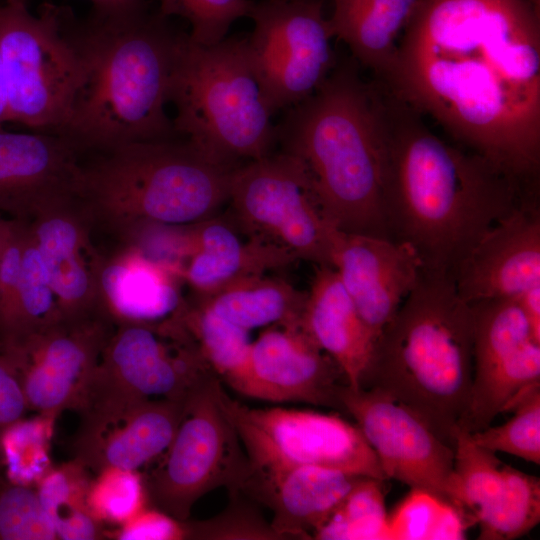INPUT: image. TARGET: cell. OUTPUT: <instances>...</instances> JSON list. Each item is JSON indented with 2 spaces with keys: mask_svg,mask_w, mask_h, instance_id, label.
<instances>
[{
  "mask_svg": "<svg viewBox=\"0 0 540 540\" xmlns=\"http://www.w3.org/2000/svg\"><path fill=\"white\" fill-rule=\"evenodd\" d=\"M379 81L457 145L539 186L540 12L528 0H417Z\"/></svg>",
  "mask_w": 540,
  "mask_h": 540,
  "instance_id": "1",
  "label": "cell"
},
{
  "mask_svg": "<svg viewBox=\"0 0 540 540\" xmlns=\"http://www.w3.org/2000/svg\"><path fill=\"white\" fill-rule=\"evenodd\" d=\"M388 139L384 207L390 238L409 244L423 268L453 272L478 240L539 191L484 157L444 141L383 85Z\"/></svg>",
  "mask_w": 540,
  "mask_h": 540,
  "instance_id": "2",
  "label": "cell"
},
{
  "mask_svg": "<svg viewBox=\"0 0 540 540\" xmlns=\"http://www.w3.org/2000/svg\"><path fill=\"white\" fill-rule=\"evenodd\" d=\"M281 151L298 159L328 221L339 231L390 238L384 207L388 139L383 86L365 81L352 57L286 109Z\"/></svg>",
  "mask_w": 540,
  "mask_h": 540,
  "instance_id": "3",
  "label": "cell"
},
{
  "mask_svg": "<svg viewBox=\"0 0 540 540\" xmlns=\"http://www.w3.org/2000/svg\"><path fill=\"white\" fill-rule=\"evenodd\" d=\"M158 11L90 12L78 20L85 72L68 122L58 135L81 152L172 139L166 113L187 35Z\"/></svg>",
  "mask_w": 540,
  "mask_h": 540,
  "instance_id": "4",
  "label": "cell"
},
{
  "mask_svg": "<svg viewBox=\"0 0 540 540\" xmlns=\"http://www.w3.org/2000/svg\"><path fill=\"white\" fill-rule=\"evenodd\" d=\"M473 377V320L453 275L423 268L379 335L359 388L395 398L452 448Z\"/></svg>",
  "mask_w": 540,
  "mask_h": 540,
  "instance_id": "5",
  "label": "cell"
},
{
  "mask_svg": "<svg viewBox=\"0 0 540 540\" xmlns=\"http://www.w3.org/2000/svg\"><path fill=\"white\" fill-rule=\"evenodd\" d=\"M231 168L188 141H139L99 152L78 174L75 199L92 226L133 239L151 226L182 227L228 201Z\"/></svg>",
  "mask_w": 540,
  "mask_h": 540,
  "instance_id": "6",
  "label": "cell"
},
{
  "mask_svg": "<svg viewBox=\"0 0 540 540\" xmlns=\"http://www.w3.org/2000/svg\"><path fill=\"white\" fill-rule=\"evenodd\" d=\"M175 133L202 153L236 168L271 153L276 143L269 103L250 61L245 37L211 46H182L170 99Z\"/></svg>",
  "mask_w": 540,
  "mask_h": 540,
  "instance_id": "7",
  "label": "cell"
},
{
  "mask_svg": "<svg viewBox=\"0 0 540 540\" xmlns=\"http://www.w3.org/2000/svg\"><path fill=\"white\" fill-rule=\"evenodd\" d=\"M0 59L6 122L60 134L84 79L78 19L71 8L45 1L37 15L28 3L0 6Z\"/></svg>",
  "mask_w": 540,
  "mask_h": 540,
  "instance_id": "8",
  "label": "cell"
},
{
  "mask_svg": "<svg viewBox=\"0 0 540 540\" xmlns=\"http://www.w3.org/2000/svg\"><path fill=\"white\" fill-rule=\"evenodd\" d=\"M212 376L184 402L176 433L158 464L143 473L149 505L186 521L195 503L219 487L238 491L250 464Z\"/></svg>",
  "mask_w": 540,
  "mask_h": 540,
  "instance_id": "9",
  "label": "cell"
},
{
  "mask_svg": "<svg viewBox=\"0 0 540 540\" xmlns=\"http://www.w3.org/2000/svg\"><path fill=\"white\" fill-rule=\"evenodd\" d=\"M214 375L179 317L119 323L102 350L78 413L156 399L183 402Z\"/></svg>",
  "mask_w": 540,
  "mask_h": 540,
  "instance_id": "10",
  "label": "cell"
},
{
  "mask_svg": "<svg viewBox=\"0 0 540 540\" xmlns=\"http://www.w3.org/2000/svg\"><path fill=\"white\" fill-rule=\"evenodd\" d=\"M228 202L247 235L280 247L297 260L332 267L338 231L325 217L302 164L279 151L236 167Z\"/></svg>",
  "mask_w": 540,
  "mask_h": 540,
  "instance_id": "11",
  "label": "cell"
},
{
  "mask_svg": "<svg viewBox=\"0 0 540 540\" xmlns=\"http://www.w3.org/2000/svg\"><path fill=\"white\" fill-rule=\"evenodd\" d=\"M221 401L253 470L312 466L387 480L358 426L336 414L252 408L231 399L224 389Z\"/></svg>",
  "mask_w": 540,
  "mask_h": 540,
  "instance_id": "12",
  "label": "cell"
},
{
  "mask_svg": "<svg viewBox=\"0 0 540 540\" xmlns=\"http://www.w3.org/2000/svg\"><path fill=\"white\" fill-rule=\"evenodd\" d=\"M323 7L297 0L255 1L247 50L274 113L311 96L338 61Z\"/></svg>",
  "mask_w": 540,
  "mask_h": 540,
  "instance_id": "13",
  "label": "cell"
},
{
  "mask_svg": "<svg viewBox=\"0 0 540 540\" xmlns=\"http://www.w3.org/2000/svg\"><path fill=\"white\" fill-rule=\"evenodd\" d=\"M340 401L375 452L386 479L429 492L459 511L453 488L454 449L420 416L376 389L346 385Z\"/></svg>",
  "mask_w": 540,
  "mask_h": 540,
  "instance_id": "14",
  "label": "cell"
},
{
  "mask_svg": "<svg viewBox=\"0 0 540 540\" xmlns=\"http://www.w3.org/2000/svg\"><path fill=\"white\" fill-rule=\"evenodd\" d=\"M115 326L104 311L61 317L3 352L19 375L29 410L55 418L65 410L78 412Z\"/></svg>",
  "mask_w": 540,
  "mask_h": 540,
  "instance_id": "15",
  "label": "cell"
},
{
  "mask_svg": "<svg viewBox=\"0 0 540 540\" xmlns=\"http://www.w3.org/2000/svg\"><path fill=\"white\" fill-rule=\"evenodd\" d=\"M346 385L336 362L299 325H273L251 344L241 395L342 410L340 394Z\"/></svg>",
  "mask_w": 540,
  "mask_h": 540,
  "instance_id": "16",
  "label": "cell"
},
{
  "mask_svg": "<svg viewBox=\"0 0 540 540\" xmlns=\"http://www.w3.org/2000/svg\"><path fill=\"white\" fill-rule=\"evenodd\" d=\"M332 267L375 343L423 270L418 254L405 242L339 230Z\"/></svg>",
  "mask_w": 540,
  "mask_h": 540,
  "instance_id": "17",
  "label": "cell"
},
{
  "mask_svg": "<svg viewBox=\"0 0 540 540\" xmlns=\"http://www.w3.org/2000/svg\"><path fill=\"white\" fill-rule=\"evenodd\" d=\"M28 228L61 317L77 319L104 311L101 293L104 259L92 243V223L76 199L41 211L28 221Z\"/></svg>",
  "mask_w": 540,
  "mask_h": 540,
  "instance_id": "18",
  "label": "cell"
},
{
  "mask_svg": "<svg viewBox=\"0 0 540 540\" xmlns=\"http://www.w3.org/2000/svg\"><path fill=\"white\" fill-rule=\"evenodd\" d=\"M468 304L515 298L540 284V209L527 202L494 224L453 272Z\"/></svg>",
  "mask_w": 540,
  "mask_h": 540,
  "instance_id": "19",
  "label": "cell"
},
{
  "mask_svg": "<svg viewBox=\"0 0 540 540\" xmlns=\"http://www.w3.org/2000/svg\"><path fill=\"white\" fill-rule=\"evenodd\" d=\"M79 154L62 135L0 127V211L30 221L48 207L75 198Z\"/></svg>",
  "mask_w": 540,
  "mask_h": 540,
  "instance_id": "20",
  "label": "cell"
},
{
  "mask_svg": "<svg viewBox=\"0 0 540 540\" xmlns=\"http://www.w3.org/2000/svg\"><path fill=\"white\" fill-rule=\"evenodd\" d=\"M184 402L156 399L81 414L74 458L91 472L106 467L139 470L169 447Z\"/></svg>",
  "mask_w": 540,
  "mask_h": 540,
  "instance_id": "21",
  "label": "cell"
},
{
  "mask_svg": "<svg viewBox=\"0 0 540 540\" xmlns=\"http://www.w3.org/2000/svg\"><path fill=\"white\" fill-rule=\"evenodd\" d=\"M186 229L177 238L174 267L195 296L298 261L286 250L247 235L234 221L213 216Z\"/></svg>",
  "mask_w": 540,
  "mask_h": 540,
  "instance_id": "22",
  "label": "cell"
},
{
  "mask_svg": "<svg viewBox=\"0 0 540 540\" xmlns=\"http://www.w3.org/2000/svg\"><path fill=\"white\" fill-rule=\"evenodd\" d=\"M362 477L312 466L275 472L250 468L238 491L271 510L270 524L280 539H312Z\"/></svg>",
  "mask_w": 540,
  "mask_h": 540,
  "instance_id": "23",
  "label": "cell"
},
{
  "mask_svg": "<svg viewBox=\"0 0 540 540\" xmlns=\"http://www.w3.org/2000/svg\"><path fill=\"white\" fill-rule=\"evenodd\" d=\"M299 326L336 362L348 386L358 389L375 340L333 267L316 266Z\"/></svg>",
  "mask_w": 540,
  "mask_h": 540,
  "instance_id": "24",
  "label": "cell"
},
{
  "mask_svg": "<svg viewBox=\"0 0 540 540\" xmlns=\"http://www.w3.org/2000/svg\"><path fill=\"white\" fill-rule=\"evenodd\" d=\"M177 273L140 249L105 261L101 276L102 307L114 324L160 323L173 317L183 300Z\"/></svg>",
  "mask_w": 540,
  "mask_h": 540,
  "instance_id": "25",
  "label": "cell"
},
{
  "mask_svg": "<svg viewBox=\"0 0 540 540\" xmlns=\"http://www.w3.org/2000/svg\"><path fill=\"white\" fill-rule=\"evenodd\" d=\"M327 18L333 37L343 41L357 63L383 79L417 0H330Z\"/></svg>",
  "mask_w": 540,
  "mask_h": 540,
  "instance_id": "26",
  "label": "cell"
},
{
  "mask_svg": "<svg viewBox=\"0 0 540 540\" xmlns=\"http://www.w3.org/2000/svg\"><path fill=\"white\" fill-rule=\"evenodd\" d=\"M307 297L290 283L264 275L246 277L194 300L219 317L250 331L299 325Z\"/></svg>",
  "mask_w": 540,
  "mask_h": 540,
  "instance_id": "27",
  "label": "cell"
},
{
  "mask_svg": "<svg viewBox=\"0 0 540 540\" xmlns=\"http://www.w3.org/2000/svg\"><path fill=\"white\" fill-rule=\"evenodd\" d=\"M178 315L216 376L241 394L249 368L252 344L249 331L224 320L195 300L184 301Z\"/></svg>",
  "mask_w": 540,
  "mask_h": 540,
  "instance_id": "28",
  "label": "cell"
},
{
  "mask_svg": "<svg viewBox=\"0 0 540 540\" xmlns=\"http://www.w3.org/2000/svg\"><path fill=\"white\" fill-rule=\"evenodd\" d=\"M91 472L80 461L53 466L35 486L58 539L105 538V529L91 514L87 495Z\"/></svg>",
  "mask_w": 540,
  "mask_h": 540,
  "instance_id": "29",
  "label": "cell"
},
{
  "mask_svg": "<svg viewBox=\"0 0 540 540\" xmlns=\"http://www.w3.org/2000/svg\"><path fill=\"white\" fill-rule=\"evenodd\" d=\"M59 318L52 285L28 228L17 291L11 308L0 319V352L11 350Z\"/></svg>",
  "mask_w": 540,
  "mask_h": 540,
  "instance_id": "30",
  "label": "cell"
},
{
  "mask_svg": "<svg viewBox=\"0 0 540 540\" xmlns=\"http://www.w3.org/2000/svg\"><path fill=\"white\" fill-rule=\"evenodd\" d=\"M540 521V481L504 465L498 492L476 515L480 540H513L530 532Z\"/></svg>",
  "mask_w": 540,
  "mask_h": 540,
  "instance_id": "31",
  "label": "cell"
},
{
  "mask_svg": "<svg viewBox=\"0 0 540 540\" xmlns=\"http://www.w3.org/2000/svg\"><path fill=\"white\" fill-rule=\"evenodd\" d=\"M385 480L362 477L315 531L318 540H390Z\"/></svg>",
  "mask_w": 540,
  "mask_h": 540,
  "instance_id": "32",
  "label": "cell"
},
{
  "mask_svg": "<svg viewBox=\"0 0 540 540\" xmlns=\"http://www.w3.org/2000/svg\"><path fill=\"white\" fill-rule=\"evenodd\" d=\"M453 488L460 513L476 524L479 509L500 489L504 463L496 453L477 445L471 433L458 428L454 436Z\"/></svg>",
  "mask_w": 540,
  "mask_h": 540,
  "instance_id": "33",
  "label": "cell"
},
{
  "mask_svg": "<svg viewBox=\"0 0 540 540\" xmlns=\"http://www.w3.org/2000/svg\"><path fill=\"white\" fill-rule=\"evenodd\" d=\"M55 420L38 414L28 420L22 418L0 433V463L8 467V480L35 487L52 469Z\"/></svg>",
  "mask_w": 540,
  "mask_h": 540,
  "instance_id": "34",
  "label": "cell"
},
{
  "mask_svg": "<svg viewBox=\"0 0 540 540\" xmlns=\"http://www.w3.org/2000/svg\"><path fill=\"white\" fill-rule=\"evenodd\" d=\"M469 527L452 505L419 489H411L388 516L390 540H459L465 538Z\"/></svg>",
  "mask_w": 540,
  "mask_h": 540,
  "instance_id": "35",
  "label": "cell"
},
{
  "mask_svg": "<svg viewBox=\"0 0 540 540\" xmlns=\"http://www.w3.org/2000/svg\"><path fill=\"white\" fill-rule=\"evenodd\" d=\"M87 502L102 525L119 526L149 505L143 473L121 467H106L94 473Z\"/></svg>",
  "mask_w": 540,
  "mask_h": 540,
  "instance_id": "36",
  "label": "cell"
},
{
  "mask_svg": "<svg viewBox=\"0 0 540 540\" xmlns=\"http://www.w3.org/2000/svg\"><path fill=\"white\" fill-rule=\"evenodd\" d=\"M512 411L514 415L505 423L470 432L473 441L494 453L540 464V386L524 396Z\"/></svg>",
  "mask_w": 540,
  "mask_h": 540,
  "instance_id": "37",
  "label": "cell"
},
{
  "mask_svg": "<svg viewBox=\"0 0 540 540\" xmlns=\"http://www.w3.org/2000/svg\"><path fill=\"white\" fill-rule=\"evenodd\" d=\"M254 4L253 0H159L158 12L167 18L187 20L191 26L189 40L211 46L226 38L236 20L249 18Z\"/></svg>",
  "mask_w": 540,
  "mask_h": 540,
  "instance_id": "38",
  "label": "cell"
},
{
  "mask_svg": "<svg viewBox=\"0 0 540 540\" xmlns=\"http://www.w3.org/2000/svg\"><path fill=\"white\" fill-rule=\"evenodd\" d=\"M36 487L0 476V540H55Z\"/></svg>",
  "mask_w": 540,
  "mask_h": 540,
  "instance_id": "39",
  "label": "cell"
},
{
  "mask_svg": "<svg viewBox=\"0 0 540 540\" xmlns=\"http://www.w3.org/2000/svg\"><path fill=\"white\" fill-rule=\"evenodd\" d=\"M227 507L218 515L201 521L186 520L188 539L277 540L273 530L254 506V501L240 491L229 492Z\"/></svg>",
  "mask_w": 540,
  "mask_h": 540,
  "instance_id": "40",
  "label": "cell"
},
{
  "mask_svg": "<svg viewBox=\"0 0 540 540\" xmlns=\"http://www.w3.org/2000/svg\"><path fill=\"white\" fill-rule=\"evenodd\" d=\"M105 538L117 540H182L188 539L186 521L178 520L164 511L146 506L134 517L105 530Z\"/></svg>",
  "mask_w": 540,
  "mask_h": 540,
  "instance_id": "41",
  "label": "cell"
},
{
  "mask_svg": "<svg viewBox=\"0 0 540 540\" xmlns=\"http://www.w3.org/2000/svg\"><path fill=\"white\" fill-rule=\"evenodd\" d=\"M27 410L19 375L11 361L0 352V433L22 419Z\"/></svg>",
  "mask_w": 540,
  "mask_h": 540,
  "instance_id": "42",
  "label": "cell"
},
{
  "mask_svg": "<svg viewBox=\"0 0 540 540\" xmlns=\"http://www.w3.org/2000/svg\"><path fill=\"white\" fill-rule=\"evenodd\" d=\"M531 327L534 338L540 341V284L515 297Z\"/></svg>",
  "mask_w": 540,
  "mask_h": 540,
  "instance_id": "43",
  "label": "cell"
},
{
  "mask_svg": "<svg viewBox=\"0 0 540 540\" xmlns=\"http://www.w3.org/2000/svg\"><path fill=\"white\" fill-rule=\"evenodd\" d=\"M92 12L102 15L132 13L147 7L145 0H88Z\"/></svg>",
  "mask_w": 540,
  "mask_h": 540,
  "instance_id": "44",
  "label": "cell"
},
{
  "mask_svg": "<svg viewBox=\"0 0 540 540\" xmlns=\"http://www.w3.org/2000/svg\"><path fill=\"white\" fill-rule=\"evenodd\" d=\"M6 116H7L6 91H5L2 65H1V59H0V127H2V124L6 122Z\"/></svg>",
  "mask_w": 540,
  "mask_h": 540,
  "instance_id": "45",
  "label": "cell"
},
{
  "mask_svg": "<svg viewBox=\"0 0 540 540\" xmlns=\"http://www.w3.org/2000/svg\"><path fill=\"white\" fill-rule=\"evenodd\" d=\"M12 226H13V219L5 220L0 217V256L8 240V237L11 233Z\"/></svg>",
  "mask_w": 540,
  "mask_h": 540,
  "instance_id": "46",
  "label": "cell"
},
{
  "mask_svg": "<svg viewBox=\"0 0 540 540\" xmlns=\"http://www.w3.org/2000/svg\"><path fill=\"white\" fill-rule=\"evenodd\" d=\"M540 12V0H528Z\"/></svg>",
  "mask_w": 540,
  "mask_h": 540,
  "instance_id": "47",
  "label": "cell"
},
{
  "mask_svg": "<svg viewBox=\"0 0 540 540\" xmlns=\"http://www.w3.org/2000/svg\"><path fill=\"white\" fill-rule=\"evenodd\" d=\"M297 1L318 2V3L325 4V2H326L327 0H297Z\"/></svg>",
  "mask_w": 540,
  "mask_h": 540,
  "instance_id": "48",
  "label": "cell"
},
{
  "mask_svg": "<svg viewBox=\"0 0 540 540\" xmlns=\"http://www.w3.org/2000/svg\"><path fill=\"white\" fill-rule=\"evenodd\" d=\"M4 1H12V0H4ZM16 1H22V2H25V3L29 2V0H16Z\"/></svg>",
  "mask_w": 540,
  "mask_h": 540,
  "instance_id": "49",
  "label": "cell"
},
{
  "mask_svg": "<svg viewBox=\"0 0 540 540\" xmlns=\"http://www.w3.org/2000/svg\"><path fill=\"white\" fill-rule=\"evenodd\" d=\"M0 464H1V463H0ZM0 476H1V474H0Z\"/></svg>",
  "mask_w": 540,
  "mask_h": 540,
  "instance_id": "50",
  "label": "cell"
}]
</instances>
